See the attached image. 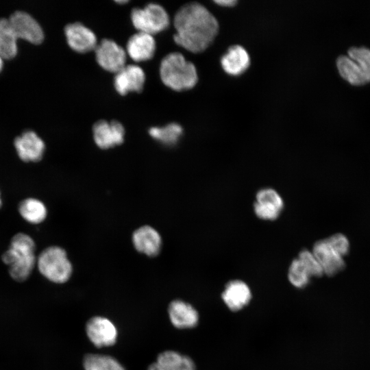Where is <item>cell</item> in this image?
<instances>
[{
	"mask_svg": "<svg viewBox=\"0 0 370 370\" xmlns=\"http://www.w3.org/2000/svg\"><path fill=\"white\" fill-rule=\"evenodd\" d=\"M116 2L118 3H120V4H123V3H127V1H122V0H121V1H116Z\"/></svg>",
	"mask_w": 370,
	"mask_h": 370,
	"instance_id": "cell-31",
	"label": "cell"
},
{
	"mask_svg": "<svg viewBox=\"0 0 370 370\" xmlns=\"http://www.w3.org/2000/svg\"><path fill=\"white\" fill-rule=\"evenodd\" d=\"M252 294L249 286L240 280L229 281L221 293V299L228 309L238 312L251 301Z\"/></svg>",
	"mask_w": 370,
	"mask_h": 370,
	"instance_id": "cell-17",
	"label": "cell"
},
{
	"mask_svg": "<svg viewBox=\"0 0 370 370\" xmlns=\"http://www.w3.org/2000/svg\"><path fill=\"white\" fill-rule=\"evenodd\" d=\"M168 313L171 323L178 329L193 328L199 322L198 312L192 305L181 299L169 304Z\"/></svg>",
	"mask_w": 370,
	"mask_h": 370,
	"instance_id": "cell-18",
	"label": "cell"
},
{
	"mask_svg": "<svg viewBox=\"0 0 370 370\" xmlns=\"http://www.w3.org/2000/svg\"><path fill=\"white\" fill-rule=\"evenodd\" d=\"M284 208V201L273 188L259 190L256 195L254 210L260 219L273 221L278 219Z\"/></svg>",
	"mask_w": 370,
	"mask_h": 370,
	"instance_id": "cell-9",
	"label": "cell"
},
{
	"mask_svg": "<svg viewBox=\"0 0 370 370\" xmlns=\"http://www.w3.org/2000/svg\"><path fill=\"white\" fill-rule=\"evenodd\" d=\"M156 51V42L153 36L138 32L127 40L126 51L135 62L151 59Z\"/></svg>",
	"mask_w": 370,
	"mask_h": 370,
	"instance_id": "cell-19",
	"label": "cell"
},
{
	"mask_svg": "<svg viewBox=\"0 0 370 370\" xmlns=\"http://www.w3.org/2000/svg\"><path fill=\"white\" fill-rule=\"evenodd\" d=\"M183 133L182 127L176 123L164 127H152L149 130V135L155 140L166 145H175Z\"/></svg>",
	"mask_w": 370,
	"mask_h": 370,
	"instance_id": "cell-25",
	"label": "cell"
},
{
	"mask_svg": "<svg viewBox=\"0 0 370 370\" xmlns=\"http://www.w3.org/2000/svg\"><path fill=\"white\" fill-rule=\"evenodd\" d=\"M88 338L97 347L113 345L117 338V330L108 319L100 316L90 318L86 325Z\"/></svg>",
	"mask_w": 370,
	"mask_h": 370,
	"instance_id": "cell-11",
	"label": "cell"
},
{
	"mask_svg": "<svg viewBox=\"0 0 370 370\" xmlns=\"http://www.w3.org/2000/svg\"><path fill=\"white\" fill-rule=\"evenodd\" d=\"M160 75L163 84L175 91L191 89L198 81L195 65L178 52L169 53L162 60Z\"/></svg>",
	"mask_w": 370,
	"mask_h": 370,
	"instance_id": "cell-3",
	"label": "cell"
},
{
	"mask_svg": "<svg viewBox=\"0 0 370 370\" xmlns=\"http://www.w3.org/2000/svg\"><path fill=\"white\" fill-rule=\"evenodd\" d=\"M95 52L97 63L107 71L116 73L126 65L125 51L112 40L103 39Z\"/></svg>",
	"mask_w": 370,
	"mask_h": 370,
	"instance_id": "cell-7",
	"label": "cell"
},
{
	"mask_svg": "<svg viewBox=\"0 0 370 370\" xmlns=\"http://www.w3.org/2000/svg\"><path fill=\"white\" fill-rule=\"evenodd\" d=\"M8 19L17 38L24 39L36 45L42 42L43 31L39 23L28 13L16 11Z\"/></svg>",
	"mask_w": 370,
	"mask_h": 370,
	"instance_id": "cell-8",
	"label": "cell"
},
{
	"mask_svg": "<svg viewBox=\"0 0 370 370\" xmlns=\"http://www.w3.org/2000/svg\"><path fill=\"white\" fill-rule=\"evenodd\" d=\"M84 370H125L122 365L110 356L88 354L83 359Z\"/></svg>",
	"mask_w": 370,
	"mask_h": 370,
	"instance_id": "cell-24",
	"label": "cell"
},
{
	"mask_svg": "<svg viewBox=\"0 0 370 370\" xmlns=\"http://www.w3.org/2000/svg\"><path fill=\"white\" fill-rule=\"evenodd\" d=\"M38 267L44 277L58 284L67 282L73 272L66 251L58 246L49 247L41 252Z\"/></svg>",
	"mask_w": 370,
	"mask_h": 370,
	"instance_id": "cell-5",
	"label": "cell"
},
{
	"mask_svg": "<svg viewBox=\"0 0 370 370\" xmlns=\"http://www.w3.org/2000/svg\"><path fill=\"white\" fill-rule=\"evenodd\" d=\"M1 206V197H0V207Z\"/></svg>",
	"mask_w": 370,
	"mask_h": 370,
	"instance_id": "cell-32",
	"label": "cell"
},
{
	"mask_svg": "<svg viewBox=\"0 0 370 370\" xmlns=\"http://www.w3.org/2000/svg\"><path fill=\"white\" fill-rule=\"evenodd\" d=\"M92 133L95 144L101 149L113 148L124 141L125 129L117 121L99 120L93 125Z\"/></svg>",
	"mask_w": 370,
	"mask_h": 370,
	"instance_id": "cell-10",
	"label": "cell"
},
{
	"mask_svg": "<svg viewBox=\"0 0 370 370\" xmlns=\"http://www.w3.org/2000/svg\"><path fill=\"white\" fill-rule=\"evenodd\" d=\"M223 71L230 75L238 76L250 65V58L245 48L241 45L230 47L221 58Z\"/></svg>",
	"mask_w": 370,
	"mask_h": 370,
	"instance_id": "cell-20",
	"label": "cell"
},
{
	"mask_svg": "<svg viewBox=\"0 0 370 370\" xmlns=\"http://www.w3.org/2000/svg\"><path fill=\"white\" fill-rule=\"evenodd\" d=\"M64 33L69 47L78 53L95 50L97 45L95 33L79 22L66 25Z\"/></svg>",
	"mask_w": 370,
	"mask_h": 370,
	"instance_id": "cell-14",
	"label": "cell"
},
{
	"mask_svg": "<svg viewBox=\"0 0 370 370\" xmlns=\"http://www.w3.org/2000/svg\"><path fill=\"white\" fill-rule=\"evenodd\" d=\"M131 19L134 27L139 32L151 36L166 29L170 22L164 8L153 3H149L143 9H132Z\"/></svg>",
	"mask_w": 370,
	"mask_h": 370,
	"instance_id": "cell-6",
	"label": "cell"
},
{
	"mask_svg": "<svg viewBox=\"0 0 370 370\" xmlns=\"http://www.w3.org/2000/svg\"><path fill=\"white\" fill-rule=\"evenodd\" d=\"M329 244L343 257L346 256L349 250V243L347 238L338 233L326 238Z\"/></svg>",
	"mask_w": 370,
	"mask_h": 370,
	"instance_id": "cell-28",
	"label": "cell"
},
{
	"mask_svg": "<svg viewBox=\"0 0 370 370\" xmlns=\"http://www.w3.org/2000/svg\"><path fill=\"white\" fill-rule=\"evenodd\" d=\"M3 67V58L0 56V72Z\"/></svg>",
	"mask_w": 370,
	"mask_h": 370,
	"instance_id": "cell-30",
	"label": "cell"
},
{
	"mask_svg": "<svg viewBox=\"0 0 370 370\" xmlns=\"http://www.w3.org/2000/svg\"><path fill=\"white\" fill-rule=\"evenodd\" d=\"M338 71L343 78L353 85H362L370 82V49L352 47L347 56L336 60Z\"/></svg>",
	"mask_w": 370,
	"mask_h": 370,
	"instance_id": "cell-4",
	"label": "cell"
},
{
	"mask_svg": "<svg viewBox=\"0 0 370 370\" xmlns=\"http://www.w3.org/2000/svg\"><path fill=\"white\" fill-rule=\"evenodd\" d=\"M19 158L25 162H38L43 156L45 145L43 140L32 130L17 136L14 142Z\"/></svg>",
	"mask_w": 370,
	"mask_h": 370,
	"instance_id": "cell-16",
	"label": "cell"
},
{
	"mask_svg": "<svg viewBox=\"0 0 370 370\" xmlns=\"http://www.w3.org/2000/svg\"><path fill=\"white\" fill-rule=\"evenodd\" d=\"M297 258L306 267L312 278H319L324 275L321 264L312 251L303 249L299 252Z\"/></svg>",
	"mask_w": 370,
	"mask_h": 370,
	"instance_id": "cell-27",
	"label": "cell"
},
{
	"mask_svg": "<svg viewBox=\"0 0 370 370\" xmlns=\"http://www.w3.org/2000/svg\"><path fill=\"white\" fill-rule=\"evenodd\" d=\"M148 370H195V365L188 356L168 350L160 353Z\"/></svg>",
	"mask_w": 370,
	"mask_h": 370,
	"instance_id": "cell-21",
	"label": "cell"
},
{
	"mask_svg": "<svg viewBox=\"0 0 370 370\" xmlns=\"http://www.w3.org/2000/svg\"><path fill=\"white\" fill-rule=\"evenodd\" d=\"M217 4L223 6V7H232L234 6L237 1L234 0H223V1H215Z\"/></svg>",
	"mask_w": 370,
	"mask_h": 370,
	"instance_id": "cell-29",
	"label": "cell"
},
{
	"mask_svg": "<svg viewBox=\"0 0 370 370\" xmlns=\"http://www.w3.org/2000/svg\"><path fill=\"white\" fill-rule=\"evenodd\" d=\"M132 242L135 249L148 257H156L161 251L162 239L160 234L151 225H145L134 231Z\"/></svg>",
	"mask_w": 370,
	"mask_h": 370,
	"instance_id": "cell-12",
	"label": "cell"
},
{
	"mask_svg": "<svg viewBox=\"0 0 370 370\" xmlns=\"http://www.w3.org/2000/svg\"><path fill=\"white\" fill-rule=\"evenodd\" d=\"M18 210L23 219L32 223H39L45 220L47 216L45 206L39 200L29 198L21 201Z\"/></svg>",
	"mask_w": 370,
	"mask_h": 370,
	"instance_id": "cell-23",
	"label": "cell"
},
{
	"mask_svg": "<svg viewBox=\"0 0 370 370\" xmlns=\"http://www.w3.org/2000/svg\"><path fill=\"white\" fill-rule=\"evenodd\" d=\"M145 75L143 70L137 65H125L115 73L114 85L116 90L121 95H125L129 92H140L143 89Z\"/></svg>",
	"mask_w": 370,
	"mask_h": 370,
	"instance_id": "cell-15",
	"label": "cell"
},
{
	"mask_svg": "<svg viewBox=\"0 0 370 370\" xmlns=\"http://www.w3.org/2000/svg\"><path fill=\"white\" fill-rule=\"evenodd\" d=\"M311 278L306 267L297 258L291 262L288 268V279L293 286L303 288L309 284Z\"/></svg>",
	"mask_w": 370,
	"mask_h": 370,
	"instance_id": "cell-26",
	"label": "cell"
},
{
	"mask_svg": "<svg viewBox=\"0 0 370 370\" xmlns=\"http://www.w3.org/2000/svg\"><path fill=\"white\" fill-rule=\"evenodd\" d=\"M35 243L23 233L16 234L11 240L9 249L2 255V260L9 267L10 276L23 282L32 273L36 263Z\"/></svg>",
	"mask_w": 370,
	"mask_h": 370,
	"instance_id": "cell-2",
	"label": "cell"
},
{
	"mask_svg": "<svg viewBox=\"0 0 370 370\" xmlns=\"http://www.w3.org/2000/svg\"><path fill=\"white\" fill-rule=\"evenodd\" d=\"M175 42L188 51L200 53L213 42L219 31L216 18L204 5L191 2L181 7L173 19Z\"/></svg>",
	"mask_w": 370,
	"mask_h": 370,
	"instance_id": "cell-1",
	"label": "cell"
},
{
	"mask_svg": "<svg viewBox=\"0 0 370 370\" xmlns=\"http://www.w3.org/2000/svg\"><path fill=\"white\" fill-rule=\"evenodd\" d=\"M312 252L321 264L323 274L327 276H333L345 267L343 257L329 244L326 238L317 241Z\"/></svg>",
	"mask_w": 370,
	"mask_h": 370,
	"instance_id": "cell-13",
	"label": "cell"
},
{
	"mask_svg": "<svg viewBox=\"0 0 370 370\" xmlns=\"http://www.w3.org/2000/svg\"><path fill=\"white\" fill-rule=\"evenodd\" d=\"M17 38L13 32L8 18L0 19V56L11 59L17 53Z\"/></svg>",
	"mask_w": 370,
	"mask_h": 370,
	"instance_id": "cell-22",
	"label": "cell"
}]
</instances>
